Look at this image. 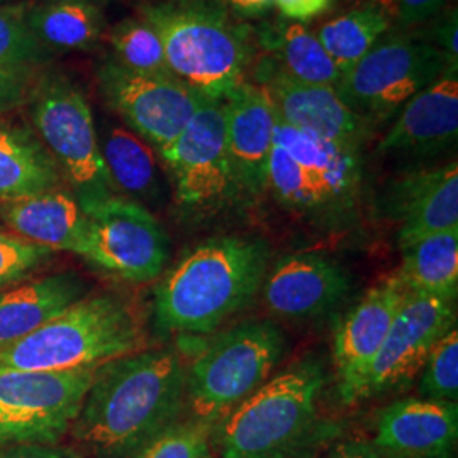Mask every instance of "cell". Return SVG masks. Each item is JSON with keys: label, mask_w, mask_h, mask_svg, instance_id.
Wrapping results in <instances>:
<instances>
[{"label": "cell", "mask_w": 458, "mask_h": 458, "mask_svg": "<svg viewBox=\"0 0 458 458\" xmlns=\"http://www.w3.org/2000/svg\"><path fill=\"white\" fill-rule=\"evenodd\" d=\"M187 369L172 348L138 350L98 365L72 435L94 458H132L185 403Z\"/></svg>", "instance_id": "obj_1"}, {"label": "cell", "mask_w": 458, "mask_h": 458, "mask_svg": "<svg viewBox=\"0 0 458 458\" xmlns=\"http://www.w3.org/2000/svg\"><path fill=\"white\" fill-rule=\"evenodd\" d=\"M270 250L263 240L217 236L189 251L155 289V319L166 333L211 335L262 289Z\"/></svg>", "instance_id": "obj_2"}, {"label": "cell", "mask_w": 458, "mask_h": 458, "mask_svg": "<svg viewBox=\"0 0 458 458\" xmlns=\"http://www.w3.org/2000/svg\"><path fill=\"white\" fill-rule=\"evenodd\" d=\"M321 360L306 357L267 380L219 421L223 458H301L321 437L319 399L327 386Z\"/></svg>", "instance_id": "obj_3"}, {"label": "cell", "mask_w": 458, "mask_h": 458, "mask_svg": "<svg viewBox=\"0 0 458 458\" xmlns=\"http://www.w3.org/2000/svg\"><path fill=\"white\" fill-rule=\"evenodd\" d=\"M140 17L158 33L174 77L202 98L223 100L245 81L251 49L219 0H162L141 7Z\"/></svg>", "instance_id": "obj_4"}, {"label": "cell", "mask_w": 458, "mask_h": 458, "mask_svg": "<svg viewBox=\"0 0 458 458\" xmlns=\"http://www.w3.org/2000/svg\"><path fill=\"white\" fill-rule=\"evenodd\" d=\"M277 115V114H276ZM360 149L276 121L267 191L280 206L321 226H342L359 206Z\"/></svg>", "instance_id": "obj_5"}, {"label": "cell", "mask_w": 458, "mask_h": 458, "mask_svg": "<svg viewBox=\"0 0 458 458\" xmlns=\"http://www.w3.org/2000/svg\"><path fill=\"white\" fill-rule=\"evenodd\" d=\"M143 348V329L119 295H85L21 342L0 350V369L70 372L96 369Z\"/></svg>", "instance_id": "obj_6"}, {"label": "cell", "mask_w": 458, "mask_h": 458, "mask_svg": "<svg viewBox=\"0 0 458 458\" xmlns=\"http://www.w3.org/2000/svg\"><path fill=\"white\" fill-rule=\"evenodd\" d=\"M287 348L270 319H250L217 333L187 369L191 418L219 423L263 386Z\"/></svg>", "instance_id": "obj_7"}, {"label": "cell", "mask_w": 458, "mask_h": 458, "mask_svg": "<svg viewBox=\"0 0 458 458\" xmlns=\"http://www.w3.org/2000/svg\"><path fill=\"white\" fill-rule=\"evenodd\" d=\"M34 132L79 202L115 194L98 149V128L82 90L62 73H41L28 98Z\"/></svg>", "instance_id": "obj_8"}, {"label": "cell", "mask_w": 458, "mask_h": 458, "mask_svg": "<svg viewBox=\"0 0 458 458\" xmlns=\"http://www.w3.org/2000/svg\"><path fill=\"white\" fill-rule=\"evenodd\" d=\"M457 70L442 49L429 41L391 34L344 72L335 90L365 121L384 124L416 94Z\"/></svg>", "instance_id": "obj_9"}, {"label": "cell", "mask_w": 458, "mask_h": 458, "mask_svg": "<svg viewBox=\"0 0 458 458\" xmlns=\"http://www.w3.org/2000/svg\"><path fill=\"white\" fill-rule=\"evenodd\" d=\"M96 369H0V450L24 443L60 442L82 408Z\"/></svg>", "instance_id": "obj_10"}, {"label": "cell", "mask_w": 458, "mask_h": 458, "mask_svg": "<svg viewBox=\"0 0 458 458\" xmlns=\"http://www.w3.org/2000/svg\"><path fill=\"white\" fill-rule=\"evenodd\" d=\"M81 206L87 219V262L138 284L160 277L170 257L168 236L143 204L113 194Z\"/></svg>", "instance_id": "obj_11"}, {"label": "cell", "mask_w": 458, "mask_h": 458, "mask_svg": "<svg viewBox=\"0 0 458 458\" xmlns=\"http://www.w3.org/2000/svg\"><path fill=\"white\" fill-rule=\"evenodd\" d=\"M177 202L191 213H213L242 196L226 143L223 100L206 98L179 138L160 151Z\"/></svg>", "instance_id": "obj_12"}, {"label": "cell", "mask_w": 458, "mask_h": 458, "mask_svg": "<svg viewBox=\"0 0 458 458\" xmlns=\"http://www.w3.org/2000/svg\"><path fill=\"white\" fill-rule=\"evenodd\" d=\"M98 82L107 106L158 153L179 138L206 100L174 75L134 73L113 58L98 65Z\"/></svg>", "instance_id": "obj_13"}, {"label": "cell", "mask_w": 458, "mask_h": 458, "mask_svg": "<svg viewBox=\"0 0 458 458\" xmlns=\"http://www.w3.org/2000/svg\"><path fill=\"white\" fill-rule=\"evenodd\" d=\"M408 295L395 274L384 278L361 297L336 329L333 363L338 395L346 406L365 399L374 361Z\"/></svg>", "instance_id": "obj_14"}, {"label": "cell", "mask_w": 458, "mask_h": 458, "mask_svg": "<svg viewBox=\"0 0 458 458\" xmlns=\"http://www.w3.org/2000/svg\"><path fill=\"white\" fill-rule=\"evenodd\" d=\"M455 325V302L408 295L374 361L365 399L406 386L425 367L435 344Z\"/></svg>", "instance_id": "obj_15"}, {"label": "cell", "mask_w": 458, "mask_h": 458, "mask_svg": "<svg viewBox=\"0 0 458 458\" xmlns=\"http://www.w3.org/2000/svg\"><path fill=\"white\" fill-rule=\"evenodd\" d=\"M257 77L278 119L289 126L360 151L369 141L372 124L353 113L335 87L299 82L274 62H263Z\"/></svg>", "instance_id": "obj_16"}, {"label": "cell", "mask_w": 458, "mask_h": 458, "mask_svg": "<svg viewBox=\"0 0 458 458\" xmlns=\"http://www.w3.org/2000/svg\"><path fill=\"white\" fill-rule=\"evenodd\" d=\"M263 301L272 314L311 321L335 311L352 291V276L327 255L304 251L284 257L263 280Z\"/></svg>", "instance_id": "obj_17"}, {"label": "cell", "mask_w": 458, "mask_h": 458, "mask_svg": "<svg viewBox=\"0 0 458 458\" xmlns=\"http://www.w3.org/2000/svg\"><path fill=\"white\" fill-rule=\"evenodd\" d=\"M372 443L384 458H455L457 403L395 401L378 412Z\"/></svg>", "instance_id": "obj_18"}, {"label": "cell", "mask_w": 458, "mask_h": 458, "mask_svg": "<svg viewBox=\"0 0 458 458\" xmlns=\"http://www.w3.org/2000/svg\"><path fill=\"white\" fill-rule=\"evenodd\" d=\"M226 143L240 192L260 197L267 192L268 162L277 115L268 96L257 83L236 85L223 98Z\"/></svg>", "instance_id": "obj_19"}, {"label": "cell", "mask_w": 458, "mask_h": 458, "mask_svg": "<svg viewBox=\"0 0 458 458\" xmlns=\"http://www.w3.org/2000/svg\"><path fill=\"white\" fill-rule=\"evenodd\" d=\"M457 138V73H445L397 113L377 151L394 158H429L455 147Z\"/></svg>", "instance_id": "obj_20"}, {"label": "cell", "mask_w": 458, "mask_h": 458, "mask_svg": "<svg viewBox=\"0 0 458 458\" xmlns=\"http://www.w3.org/2000/svg\"><path fill=\"white\" fill-rule=\"evenodd\" d=\"M397 223L399 248L425 236L458 228L457 162L414 170L391 183L384 200Z\"/></svg>", "instance_id": "obj_21"}, {"label": "cell", "mask_w": 458, "mask_h": 458, "mask_svg": "<svg viewBox=\"0 0 458 458\" xmlns=\"http://www.w3.org/2000/svg\"><path fill=\"white\" fill-rule=\"evenodd\" d=\"M2 221L16 231L17 236L85 257L87 219L81 202L72 192L62 189L17 200L0 202Z\"/></svg>", "instance_id": "obj_22"}, {"label": "cell", "mask_w": 458, "mask_h": 458, "mask_svg": "<svg viewBox=\"0 0 458 458\" xmlns=\"http://www.w3.org/2000/svg\"><path fill=\"white\" fill-rule=\"evenodd\" d=\"M87 295L73 272L51 274L0 293V350L21 342Z\"/></svg>", "instance_id": "obj_23"}, {"label": "cell", "mask_w": 458, "mask_h": 458, "mask_svg": "<svg viewBox=\"0 0 458 458\" xmlns=\"http://www.w3.org/2000/svg\"><path fill=\"white\" fill-rule=\"evenodd\" d=\"M62 177L33 130L0 121V202L62 189Z\"/></svg>", "instance_id": "obj_24"}, {"label": "cell", "mask_w": 458, "mask_h": 458, "mask_svg": "<svg viewBox=\"0 0 458 458\" xmlns=\"http://www.w3.org/2000/svg\"><path fill=\"white\" fill-rule=\"evenodd\" d=\"M102 162L115 194L140 204L158 202L164 196L162 174L151 148L131 130L104 123L98 131Z\"/></svg>", "instance_id": "obj_25"}, {"label": "cell", "mask_w": 458, "mask_h": 458, "mask_svg": "<svg viewBox=\"0 0 458 458\" xmlns=\"http://www.w3.org/2000/svg\"><path fill=\"white\" fill-rule=\"evenodd\" d=\"M401 251L403 263L395 277L411 295L457 301L458 228L425 236Z\"/></svg>", "instance_id": "obj_26"}, {"label": "cell", "mask_w": 458, "mask_h": 458, "mask_svg": "<svg viewBox=\"0 0 458 458\" xmlns=\"http://www.w3.org/2000/svg\"><path fill=\"white\" fill-rule=\"evenodd\" d=\"M24 19L47 49L85 51L96 48L106 33L102 9L92 2H47L24 5Z\"/></svg>", "instance_id": "obj_27"}, {"label": "cell", "mask_w": 458, "mask_h": 458, "mask_svg": "<svg viewBox=\"0 0 458 458\" xmlns=\"http://www.w3.org/2000/svg\"><path fill=\"white\" fill-rule=\"evenodd\" d=\"M393 21L378 0H367L323 24L318 39L340 73L360 62L391 30Z\"/></svg>", "instance_id": "obj_28"}, {"label": "cell", "mask_w": 458, "mask_h": 458, "mask_svg": "<svg viewBox=\"0 0 458 458\" xmlns=\"http://www.w3.org/2000/svg\"><path fill=\"white\" fill-rule=\"evenodd\" d=\"M263 41L277 56L278 68L299 82L335 87L342 75L316 33L302 22L278 24L274 31L263 36Z\"/></svg>", "instance_id": "obj_29"}, {"label": "cell", "mask_w": 458, "mask_h": 458, "mask_svg": "<svg viewBox=\"0 0 458 458\" xmlns=\"http://www.w3.org/2000/svg\"><path fill=\"white\" fill-rule=\"evenodd\" d=\"M117 65L145 75H172L165 60L164 45L158 33L143 17L119 21L107 33Z\"/></svg>", "instance_id": "obj_30"}, {"label": "cell", "mask_w": 458, "mask_h": 458, "mask_svg": "<svg viewBox=\"0 0 458 458\" xmlns=\"http://www.w3.org/2000/svg\"><path fill=\"white\" fill-rule=\"evenodd\" d=\"M217 425L196 418L179 420L132 458H211Z\"/></svg>", "instance_id": "obj_31"}, {"label": "cell", "mask_w": 458, "mask_h": 458, "mask_svg": "<svg viewBox=\"0 0 458 458\" xmlns=\"http://www.w3.org/2000/svg\"><path fill=\"white\" fill-rule=\"evenodd\" d=\"M48 60L45 48L24 19V5L0 7V66L39 68Z\"/></svg>", "instance_id": "obj_32"}, {"label": "cell", "mask_w": 458, "mask_h": 458, "mask_svg": "<svg viewBox=\"0 0 458 458\" xmlns=\"http://www.w3.org/2000/svg\"><path fill=\"white\" fill-rule=\"evenodd\" d=\"M425 372L420 382L423 399L457 403L458 399V331L445 335L425 361Z\"/></svg>", "instance_id": "obj_33"}, {"label": "cell", "mask_w": 458, "mask_h": 458, "mask_svg": "<svg viewBox=\"0 0 458 458\" xmlns=\"http://www.w3.org/2000/svg\"><path fill=\"white\" fill-rule=\"evenodd\" d=\"M51 257L53 250L47 246L0 231V293L30 277Z\"/></svg>", "instance_id": "obj_34"}, {"label": "cell", "mask_w": 458, "mask_h": 458, "mask_svg": "<svg viewBox=\"0 0 458 458\" xmlns=\"http://www.w3.org/2000/svg\"><path fill=\"white\" fill-rule=\"evenodd\" d=\"M38 77L33 66H0V115L28 102Z\"/></svg>", "instance_id": "obj_35"}, {"label": "cell", "mask_w": 458, "mask_h": 458, "mask_svg": "<svg viewBox=\"0 0 458 458\" xmlns=\"http://www.w3.org/2000/svg\"><path fill=\"white\" fill-rule=\"evenodd\" d=\"M380 5L403 28L423 26L437 19L446 7L448 0H378Z\"/></svg>", "instance_id": "obj_36"}, {"label": "cell", "mask_w": 458, "mask_h": 458, "mask_svg": "<svg viewBox=\"0 0 458 458\" xmlns=\"http://www.w3.org/2000/svg\"><path fill=\"white\" fill-rule=\"evenodd\" d=\"M0 458H83L79 452L58 443H24L0 450Z\"/></svg>", "instance_id": "obj_37"}, {"label": "cell", "mask_w": 458, "mask_h": 458, "mask_svg": "<svg viewBox=\"0 0 458 458\" xmlns=\"http://www.w3.org/2000/svg\"><path fill=\"white\" fill-rule=\"evenodd\" d=\"M333 0H276L274 5L278 13L289 21L304 22L316 16L325 14Z\"/></svg>", "instance_id": "obj_38"}, {"label": "cell", "mask_w": 458, "mask_h": 458, "mask_svg": "<svg viewBox=\"0 0 458 458\" xmlns=\"http://www.w3.org/2000/svg\"><path fill=\"white\" fill-rule=\"evenodd\" d=\"M457 30V11L454 9L438 19V26H435L433 31V41L438 43L440 49L455 68H458Z\"/></svg>", "instance_id": "obj_39"}, {"label": "cell", "mask_w": 458, "mask_h": 458, "mask_svg": "<svg viewBox=\"0 0 458 458\" xmlns=\"http://www.w3.org/2000/svg\"><path fill=\"white\" fill-rule=\"evenodd\" d=\"M327 458H384L369 440H344L338 443Z\"/></svg>", "instance_id": "obj_40"}, {"label": "cell", "mask_w": 458, "mask_h": 458, "mask_svg": "<svg viewBox=\"0 0 458 458\" xmlns=\"http://www.w3.org/2000/svg\"><path fill=\"white\" fill-rule=\"evenodd\" d=\"M236 9L243 11V13H250V14H257V13H263L268 7L274 5L276 0H229Z\"/></svg>", "instance_id": "obj_41"}, {"label": "cell", "mask_w": 458, "mask_h": 458, "mask_svg": "<svg viewBox=\"0 0 458 458\" xmlns=\"http://www.w3.org/2000/svg\"><path fill=\"white\" fill-rule=\"evenodd\" d=\"M47 2H92V4H104L106 0H47Z\"/></svg>", "instance_id": "obj_42"}, {"label": "cell", "mask_w": 458, "mask_h": 458, "mask_svg": "<svg viewBox=\"0 0 458 458\" xmlns=\"http://www.w3.org/2000/svg\"><path fill=\"white\" fill-rule=\"evenodd\" d=\"M0 2H4V0H0Z\"/></svg>", "instance_id": "obj_43"}]
</instances>
